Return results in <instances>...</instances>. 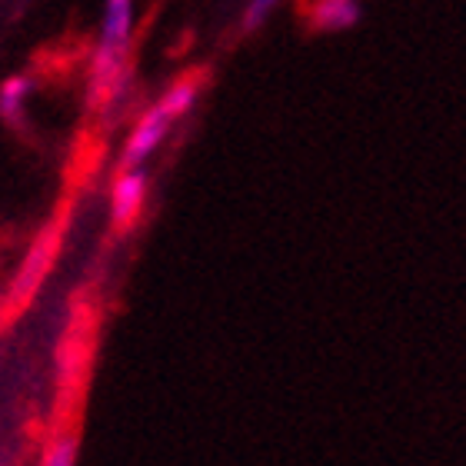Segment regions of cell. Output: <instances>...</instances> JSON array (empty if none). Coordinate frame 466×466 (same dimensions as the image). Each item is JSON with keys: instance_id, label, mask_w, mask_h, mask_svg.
<instances>
[{"instance_id": "1", "label": "cell", "mask_w": 466, "mask_h": 466, "mask_svg": "<svg viewBox=\"0 0 466 466\" xmlns=\"http://www.w3.org/2000/svg\"><path fill=\"white\" fill-rule=\"evenodd\" d=\"M130 34H134V0H107L100 47L90 70V107H107L124 94Z\"/></svg>"}, {"instance_id": "2", "label": "cell", "mask_w": 466, "mask_h": 466, "mask_svg": "<svg viewBox=\"0 0 466 466\" xmlns=\"http://www.w3.org/2000/svg\"><path fill=\"white\" fill-rule=\"evenodd\" d=\"M54 250H57V240H54V233H40V240L30 247L27 260L20 267L17 280L10 287V300L14 303H27L34 293L40 290V283L47 277V267L54 260Z\"/></svg>"}, {"instance_id": "3", "label": "cell", "mask_w": 466, "mask_h": 466, "mask_svg": "<svg viewBox=\"0 0 466 466\" xmlns=\"http://www.w3.org/2000/svg\"><path fill=\"white\" fill-rule=\"evenodd\" d=\"M170 116L164 114L160 107L147 110L140 120H137L134 134L127 137V147H124V164L127 167H140L147 160V157L154 154L157 147H160V140L167 137V130H170Z\"/></svg>"}, {"instance_id": "4", "label": "cell", "mask_w": 466, "mask_h": 466, "mask_svg": "<svg viewBox=\"0 0 466 466\" xmlns=\"http://www.w3.org/2000/svg\"><path fill=\"white\" fill-rule=\"evenodd\" d=\"M147 197V177L137 167H127L114 184V224L116 227H134V220L144 210Z\"/></svg>"}, {"instance_id": "5", "label": "cell", "mask_w": 466, "mask_h": 466, "mask_svg": "<svg viewBox=\"0 0 466 466\" xmlns=\"http://www.w3.org/2000/svg\"><path fill=\"white\" fill-rule=\"evenodd\" d=\"M360 20L357 0H313L310 24L317 30H350Z\"/></svg>"}, {"instance_id": "6", "label": "cell", "mask_w": 466, "mask_h": 466, "mask_svg": "<svg viewBox=\"0 0 466 466\" xmlns=\"http://www.w3.org/2000/svg\"><path fill=\"white\" fill-rule=\"evenodd\" d=\"M197 97H200V87H197L194 80H177L174 87L160 97V104H157V107L164 110L170 120H180L184 114H190V110H194Z\"/></svg>"}, {"instance_id": "7", "label": "cell", "mask_w": 466, "mask_h": 466, "mask_svg": "<svg viewBox=\"0 0 466 466\" xmlns=\"http://www.w3.org/2000/svg\"><path fill=\"white\" fill-rule=\"evenodd\" d=\"M27 90H30L27 77H10L7 84L0 87V114L7 116V120H17L20 107H24V100H27Z\"/></svg>"}, {"instance_id": "8", "label": "cell", "mask_w": 466, "mask_h": 466, "mask_svg": "<svg viewBox=\"0 0 466 466\" xmlns=\"http://www.w3.org/2000/svg\"><path fill=\"white\" fill-rule=\"evenodd\" d=\"M74 460H77V440L74 437H57L47 447V453H44V463L50 466H67Z\"/></svg>"}, {"instance_id": "9", "label": "cell", "mask_w": 466, "mask_h": 466, "mask_svg": "<svg viewBox=\"0 0 466 466\" xmlns=\"http://www.w3.org/2000/svg\"><path fill=\"white\" fill-rule=\"evenodd\" d=\"M280 0H250L247 4V10H243V30H257L263 24V20L270 17L273 7H277Z\"/></svg>"}]
</instances>
